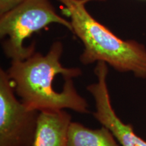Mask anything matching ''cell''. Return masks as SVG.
Returning <instances> with one entry per match:
<instances>
[{
	"mask_svg": "<svg viewBox=\"0 0 146 146\" xmlns=\"http://www.w3.org/2000/svg\"><path fill=\"white\" fill-rule=\"evenodd\" d=\"M27 1L28 0H0V15Z\"/></svg>",
	"mask_w": 146,
	"mask_h": 146,
	"instance_id": "obj_8",
	"label": "cell"
},
{
	"mask_svg": "<svg viewBox=\"0 0 146 146\" xmlns=\"http://www.w3.org/2000/svg\"><path fill=\"white\" fill-rule=\"evenodd\" d=\"M63 43L56 41L47 54L35 52L23 60H11L7 74L16 96L27 108L35 110H71L88 114L87 100L76 90L74 78L83 71L62 64Z\"/></svg>",
	"mask_w": 146,
	"mask_h": 146,
	"instance_id": "obj_1",
	"label": "cell"
},
{
	"mask_svg": "<svg viewBox=\"0 0 146 146\" xmlns=\"http://www.w3.org/2000/svg\"><path fill=\"white\" fill-rule=\"evenodd\" d=\"M52 24L72 31L70 21L60 16L50 0H28L0 15V38L3 52L11 60H23L36 51L35 42L25 40Z\"/></svg>",
	"mask_w": 146,
	"mask_h": 146,
	"instance_id": "obj_3",
	"label": "cell"
},
{
	"mask_svg": "<svg viewBox=\"0 0 146 146\" xmlns=\"http://www.w3.org/2000/svg\"><path fill=\"white\" fill-rule=\"evenodd\" d=\"M94 73L97 81L86 88L94 101V117L102 126L108 128L121 146H146V141L135 133L132 125L123 123L113 108L107 83L108 65L98 62Z\"/></svg>",
	"mask_w": 146,
	"mask_h": 146,
	"instance_id": "obj_5",
	"label": "cell"
},
{
	"mask_svg": "<svg viewBox=\"0 0 146 146\" xmlns=\"http://www.w3.org/2000/svg\"><path fill=\"white\" fill-rule=\"evenodd\" d=\"M63 14L70 18L73 34L83 50L79 60L83 65L104 62L120 72H131L146 78V47L133 39L118 37L87 10L83 0H57Z\"/></svg>",
	"mask_w": 146,
	"mask_h": 146,
	"instance_id": "obj_2",
	"label": "cell"
},
{
	"mask_svg": "<svg viewBox=\"0 0 146 146\" xmlns=\"http://www.w3.org/2000/svg\"><path fill=\"white\" fill-rule=\"evenodd\" d=\"M72 121L66 110L39 112L33 146H67Z\"/></svg>",
	"mask_w": 146,
	"mask_h": 146,
	"instance_id": "obj_6",
	"label": "cell"
},
{
	"mask_svg": "<svg viewBox=\"0 0 146 146\" xmlns=\"http://www.w3.org/2000/svg\"><path fill=\"white\" fill-rule=\"evenodd\" d=\"M39 113L16 98L6 70L0 69V146H33Z\"/></svg>",
	"mask_w": 146,
	"mask_h": 146,
	"instance_id": "obj_4",
	"label": "cell"
},
{
	"mask_svg": "<svg viewBox=\"0 0 146 146\" xmlns=\"http://www.w3.org/2000/svg\"><path fill=\"white\" fill-rule=\"evenodd\" d=\"M103 1V0H83V1L85 3L91 2V1Z\"/></svg>",
	"mask_w": 146,
	"mask_h": 146,
	"instance_id": "obj_9",
	"label": "cell"
},
{
	"mask_svg": "<svg viewBox=\"0 0 146 146\" xmlns=\"http://www.w3.org/2000/svg\"><path fill=\"white\" fill-rule=\"evenodd\" d=\"M67 146H120L108 128L102 126L92 129L72 121L69 128Z\"/></svg>",
	"mask_w": 146,
	"mask_h": 146,
	"instance_id": "obj_7",
	"label": "cell"
}]
</instances>
